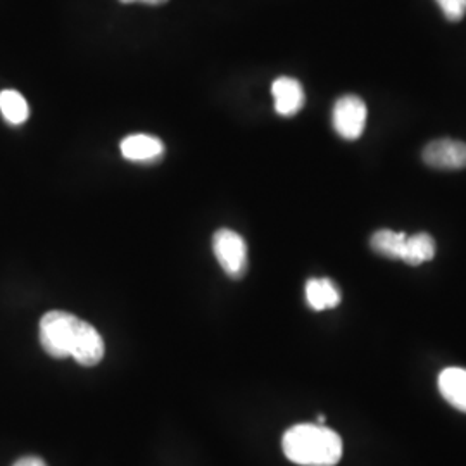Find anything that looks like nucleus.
<instances>
[{"label": "nucleus", "mask_w": 466, "mask_h": 466, "mask_svg": "<svg viewBox=\"0 0 466 466\" xmlns=\"http://www.w3.org/2000/svg\"><path fill=\"white\" fill-rule=\"evenodd\" d=\"M40 344L52 358H73L82 367L99 365L106 352L96 327L66 311H49L42 317Z\"/></svg>", "instance_id": "1"}, {"label": "nucleus", "mask_w": 466, "mask_h": 466, "mask_svg": "<svg viewBox=\"0 0 466 466\" xmlns=\"http://www.w3.org/2000/svg\"><path fill=\"white\" fill-rule=\"evenodd\" d=\"M287 460L300 466H335L342 458V439L321 423H299L282 439Z\"/></svg>", "instance_id": "2"}, {"label": "nucleus", "mask_w": 466, "mask_h": 466, "mask_svg": "<svg viewBox=\"0 0 466 466\" xmlns=\"http://www.w3.org/2000/svg\"><path fill=\"white\" fill-rule=\"evenodd\" d=\"M213 250L219 267L233 279L240 280L248 273V244L237 232L230 228H221L213 237Z\"/></svg>", "instance_id": "3"}, {"label": "nucleus", "mask_w": 466, "mask_h": 466, "mask_svg": "<svg viewBox=\"0 0 466 466\" xmlns=\"http://www.w3.org/2000/svg\"><path fill=\"white\" fill-rule=\"evenodd\" d=\"M367 104L358 96H344L333 106L335 132L346 140H358L367 127Z\"/></svg>", "instance_id": "4"}, {"label": "nucleus", "mask_w": 466, "mask_h": 466, "mask_svg": "<svg viewBox=\"0 0 466 466\" xmlns=\"http://www.w3.org/2000/svg\"><path fill=\"white\" fill-rule=\"evenodd\" d=\"M423 161L435 169H463L466 167V144L452 138L433 140L423 149Z\"/></svg>", "instance_id": "5"}, {"label": "nucleus", "mask_w": 466, "mask_h": 466, "mask_svg": "<svg viewBox=\"0 0 466 466\" xmlns=\"http://www.w3.org/2000/svg\"><path fill=\"white\" fill-rule=\"evenodd\" d=\"M275 111L283 117L296 116L304 107L306 96L302 85L290 76H280L271 85Z\"/></svg>", "instance_id": "6"}, {"label": "nucleus", "mask_w": 466, "mask_h": 466, "mask_svg": "<svg viewBox=\"0 0 466 466\" xmlns=\"http://www.w3.org/2000/svg\"><path fill=\"white\" fill-rule=\"evenodd\" d=\"M121 154L132 163H156L165 154V144L152 135L137 134L121 142Z\"/></svg>", "instance_id": "7"}, {"label": "nucleus", "mask_w": 466, "mask_h": 466, "mask_svg": "<svg viewBox=\"0 0 466 466\" xmlns=\"http://www.w3.org/2000/svg\"><path fill=\"white\" fill-rule=\"evenodd\" d=\"M437 387L452 408L466 413V368H444L437 379Z\"/></svg>", "instance_id": "8"}, {"label": "nucleus", "mask_w": 466, "mask_h": 466, "mask_svg": "<svg viewBox=\"0 0 466 466\" xmlns=\"http://www.w3.org/2000/svg\"><path fill=\"white\" fill-rule=\"evenodd\" d=\"M340 290L330 279H311L306 283V300L315 311L333 309L340 304Z\"/></svg>", "instance_id": "9"}, {"label": "nucleus", "mask_w": 466, "mask_h": 466, "mask_svg": "<svg viewBox=\"0 0 466 466\" xmlns=\"http://www.w3.org/2000/svg\"><path fill=\"white\" fill-rule=\"evenodd\" d=\"M435 256V240L429 233H417L406 238L400 261L410 267H420L427 261H432Z\"/></svg>", "instance_id": "10"}, {"label": "nucleus", "mask_w": 466, "mask_h": 466, "mask_svg": "<svg viewBox=\"0 0 466 466\" xmlns=\"http://www.w3.org/2000/svg\"><path fill=\"white\" fill-rule=\"evenodd\" d=\"M406 238L408 235L402 232H394V230H379V232L371 235L370 240V248L373 252H377L379 256L389 258V259H400L402 258V250L406 246Z\"/></svg>", "instance_id": "11"}, {"label": "nucleus", "mask_w": 466, "mask_h": 466, "mask_svg": "<svg viewBox=\"0 0 466 466\" xmlns=\"http://www.w3.org/2000/svg\"><path fill=\"white\" fill-rule=\"evenodd\" d=\"M0 113L9 125H23L30 116V107L26 99L16 90L0 92Z\"/></svg>", "instance_id": "12"}, {"label": "nucleus", "mask_w": 466, "mask_h": 466, "mask_svg": "<svg viewBox=\"0 0 466 466\" xmlns=\"http://www.w3.org/2000/svg\"><path fill=\"white\" fill-rule=\"evenodd\" d=\"M448 21H461L466 15V0H435Z\"/></svg>", "instance_id": "13"}, {"label": "nucleus", "mask_w": 466, "mask_h": 466, "mask_svg": "<svg viewBox=\"0 0 466 466\" xmlns=\"http://www.w3.org/2000/svg\"><path fill=\"white\" fill-rule=\"evenodd\" d=\"M13 466H47V463L36 456H25V458L17 460Z\"/></svg>", "instance_id": "14"}, {"label": "nucleus", "mask_w": 466, "mask_h": 466, "mask_svg": "<svg viewBox=\"0 0 466 466\" xmlns=\"http://www.w3.org/2000/svg\"><path fill=\"white\" fill-rule=\"evenodd\" d=\"M140 4H146V5H163L167 4V0H137Z\"/></svg>", "instance_id": "15"}, {"label": "nucleus", "mask_w": 466, "mask_h": 466, "mask_svg": "<svg viewBox=\"0 0 466 466\" xmlns=\"http://www.w3.org/2000/svg\"><path fill=\"white\" fill-rule=\"evenodd\" d=\"M119 2H121V4H135L137 0H119Z\"/></svg>", "instance_id": "16"}]
</instances>
